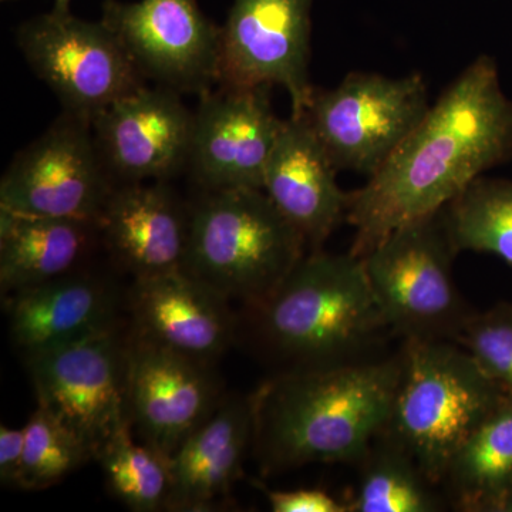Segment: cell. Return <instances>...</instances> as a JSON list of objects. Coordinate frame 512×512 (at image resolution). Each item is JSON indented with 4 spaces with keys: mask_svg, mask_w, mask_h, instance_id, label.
I'll return each mask as SVG.
<instances>
[{
    "mask_svg": "<svg viewBox=\"0 0 512 512\" xmlns=\"http://www.w3.org/2000/svg\"><path fill=\"white\" fill-rule=\"evenodd\" d=\"M444 208L397 228L362 256L377 306L404 340L457 342L474 313L454 282L458 251Z\"/></svg>",
    "mask_w": 512,
    "mask_h": 512,
    "instance_id": "cell-6",
    "label": "cell"
},
{
    "mask_svg": "<svg viewBox=\"0 0 512 512\" xmlns=\"http://www.w3.org/2000/svg\"><path fill=\"white\" fill-rule=\"evenodd\" d=\"M255 430L254 397H229L175 451L165 511L221 507L242 474Z\"/></svg>",
    "mask_w": 512,
    "mask_h": 512,
    "instance_id": "cell-19",
    "label": "cell"
},
{
    "mask_svg": "<svg viewBox=\"0 0 512 512\" xmlns=\"http://www.w3.org/2000/svg\"><path fill=\"white\" fill-rule=\"evenodd\" d=\"M70 3L72 0H55L52 10L56 13H70Z\"/></svg>",
    "mask_w": 512,
    "mask_h": 512,
    "instance_id": "cell-30",
    "label": "cell"
},
{
    "mask_svg": "<svg viewBox=\"0 0 512 512\" xmlns=\"http://www.w3.org/2000/svg\"><path fill=\"white\" fill-rule=\"evenodd\" d=\"M313 0H232L221 26L218 86L284 87L293 116L311 106Z\"/></svg>",
    "mask_w": 512,
    "mask_h": 512,
    "instance_id": "cell-12",
    "label": "cell"
},
{
    "mask_svg": "<svg viewBox=\"0 0 512 512\" xmlns=\"http://www.w3.org/2000/svg\"><path fill=\"white\" fill-rule=\"evenodd\" d=\"M97 239V222L37 217L0 208L3 295L76 272Z\"/></svg>",
    "mask_w": 512,
    "mask_h": 512,
    "instance_id": "cell-21",
    "label": "cell"
},
{
    "mask_svg": "<svg viewBox=\"0 0 512 512\" xmlns=\"http://www.w3.org/2000/svg\"><path fill=\"white\" fill-rule=\"evenodd\" d=\"M306 254L305 239L264 190L201 191L191 204L184 271L229 302H264Z\"/></svg>",
    "mask_w": 512,
    "mask_h": 512,
    "instance_id": "cell-4",
    "label": "cell"
},
{
    "mask_svg": "<svg viewBox=\"0 0 512 512\" xmlns=\"http://www.w3.org/2000/svg\"><path fill=\"white\" fill-rule=\"evenodd\" d=\"M362 477L348 512H434L439 495L410 454L382 433L360 460Z\"/></svg>",
    "mask_w": 512,
    "mask_h": 512,
    "instance_id": "cell-23",
    "label": "cell"
},
{
    "mask_svg": "<svg viewBox=\"0 0 512 512\" xmlns=\"http://www.w3.org/2000/svg\"><path fill=\"white\" fill-rule=\"evenodd\" d=\"M6 302L10 335L25 356L117 323L110 286L79 271L10 293Z\"/></svg>",
    "mask_w": 512,
    "mask_h": 512,
    "instance_id": "cell-20",
    "label": "cell"
},
{
    "mask_svg": "<svg viewBox=\"0 0 512 512\" xmlns=\"http://www.w3.org/2000/svg\"><path fill=\"white\" fill-rule=\"evenodd\" d=\"M456 343L474 357L485 375L512 394V302L474 312Z\"/></svg>",
    "mask_w": 512,
    "mask_h": 512,
    "instance_id": "cell-27",
    "label": "cell"
},
{
    "mask_svg": "<svg viewBox=\"0 0 512 512\" xmlns=\"http://www.w3.org/2000/svg\"><path fill=\"white\" fill-rule=\"evenodd\" d=\"M25 451V427H0V480L5 485L18 487L20 467Z\"/></svg>",
    "mask_w": 512,
    "mask_h": 512,
    "instance_id": "cell-29",
    "label": "cell"
},
{
    "mask_svg": "<svg viewBox=\"0 0 512 512\" xmlns=\"http://www.w3.org/2000/svg\"><path fill=\"white\" fill-rule=\"evenodd\" d=\"M116 187L100 156L92 123L62 113L13 157L0 181V208L97 222Z\"/></svg>",
    "mask_w": 512,
    "mask_h": 512,
    "instance_id": "cell-10",
    "label": "cell"
},
{
    "mask_svg": "<svg viewBox=\"0 0 512 512\" xmlns=\"http://www.w3.org/2000/svg\"><path fill=\"white\" fill-rule=\"evenodd\" d=\"M402 373L383 433L440 485L471 433L505 392L456 342L404 340Z\"/></svg>",
    "mask_w": 512,
    "mask_h": 512,
    "instance_id": "cell-5",
    "label": "cell"
},
{
    "mask_svg": "<svg viewBox=\"0 0 512 512\" xmlns=\"http://www.w3.org/2000/svg\"><path fill=\"white\" fill-rule=\"evenodd\" d=\"M16 43L63 113L92 124L111 104L147 86L120 37L101 19L50 10L23 22Z\"/></svg>",
    "mask_w": 512,
    "mask_h": 512,
    "instance_id": "cell-7",
    "label": "cell"
},
{
    "mask_svg": "<svg viewBox=\"0 0 512 512\" xmlns=\"http://www.w3.org/2000/svg\"><path fill=\"white\" fill-rule=\"evenodd\" d=\"M429 109V89L420 73L390 79L356 72L335 89L316 90L305 113L335 167L369 178Z\"/></svg>",
    "mask_w": 512,
    "mask_h": 512,
    "instance_id": "cell-9",
    "label": "cell"
},
{
    "mask_svg": "<svg viewBox=\"0 0 512 512\" xmlns=\"http://www.w3.org/2000/svg\"><path fill=\"white\" fill-rule=\"evenodd\" d=\"M2 2H9V0H2Z\"/></svg>",
    "mask_w": 512,
    "mask_h": 512,
    "instance_id": "cell-31",
    "label": "cell"
},
{
    "mask_svg": "<svg viewBox=\"0 0 512 512\" xmlns=\"http://www.w3.org/2000/svg\"><path fill=\"white\" fill-rule=\"evenodd\" d=\"M210 363L130 335L127 409L141 443L170 458L222 402Z\"/></svg>",
    "mask_w": 512,
    "mask_h": 512,
    "instance_id": "cell-14",
    "label": "cell"
},
{
    "mask_svg": "<svg viewBox=\"0 0 512 512\" xmlns=\"http://www.w3.org/2000/svg\"><path fill=\"white\" fill-rule=\"evenodd\" d=\"M128 348L119 322L26 355L37 404L72 431L94 460L130 423Z\"/></svg>",
    "mask_w": 512,
    "mask_h": 512,
    "instance_id": "cell-8",
    "label": "cell"
},
{
    "mask_svg": "<svg viewBox=\"0 0 512 512\" xmlns=\"http://www.w3.org/2000/svg\"><path fill=\"white\" fill-rule=\"evenodd\" d=\"M93 460L82 441L37 406L25 426V451L18 488L28 491L45 490Z\"/></svg>",
    "mask_w": 512,
    "mask_h": 512,
    "instance_id": "cell-26",
    "label": "cell"
},
{
    "mask_svg": "<svg viewBox=\"0 0 512 512\" xmlns=\"http://www.w3.org/2000/svg\"><path fill=\"white\" fill-rule=\"evenodd\" d=\"M402 353L279 372L254 397L252 450L265 476L315 463H360L386 429Z\"/></svg>",
    "mask_w": 512,
    "mask_h": 512,
    "instance_id": "cell-2",
    "label": "cell"
},
{
    "mask_svg": "<svg viewBox=\"0 0 512 512\" xmlns=\"http://www.w3.org/2000/svg\"><path fill=\"white\" fill-rule=\"evenodd\" d=\"M131 423L123 427L99 451L107 487L130 510H165L171 487L170 458L131 434Z\"/></svg>",
    "mask_w": 512,
    "mask_h": 512,
    "instance_id": "cell-25",
    "label": "cell"
},
{
    "mask_svg": "<svg viewBox=\"0 0 512 512\" xmlns=\"http://www.w3.org/2000/svg\"><path fill=\"white\" fill-rule=\"evenodd\" d=\"M256 336L281 372L376 359L390 329L362 258L308 252L264 302L254 306Z\"/></svg>",
    "mask_w": 512,
    "mask_h": 512,
    "instance_id": "cell-3",
    "label": "cell"
},
{
    "mask_svg": "<svg viewBox=\"0 0 512 512\" xmlns=\"http://www.w3.org/2000/svg\"><path fill=\"white\" fill-rule=\"evenodd\" d=\"M266 500L274 512H348L345 503H339L322 490H264Z\"/></svg>",
    "mask_w": 512,
    "mask_h": 512,
    "instance_id": "cell-28",
    "label": "cell"
},
{
    "mask_svg": "<svg viewBox=\"0 0 512 512\" xmlns=\"http://www.w3.org/2000/svg\"><path fill=\"white\" fill-rule=\"evenodd\" d=\"M444 211L458 252L493 254L512 268V180L481 175Z\"/></svg>",
    "mask_w": 512,
    "mask_h": 512,
    "instance_id": "cell-24",
    "label": "cell"
},
{
    "mask_svg": "<svg viewBox=\"0 0 512 512\" xmlns=\"http://www.w3.org/2000/svg\"><path fill=\"white\" fill-rule=\"evenodd\" d=\"M100 156L117 185L167 181L187 173L194 110L167 87H141L93 121Z\"/></svg>",
    "mask_w": 512,
    "mask_h": 512,
    "instance_id": "cell-15",
    "label": "cell"
},
{
    "mask_svg": "<svg viewBox=\"0 0 512 512\" xmlns=\"http://www.w3.org/2000/svg\"><path fill=\"white\" fill-rule=\"evenodd\" d=\"M512 160V100L497 62L478 56L359 190L349 192L350 254L436 214L491 168Z\"/></svg>",
    "mask_w": 512,
    "mask_h": 512,
    "instance_id": "cell-1",
    "label": "cell"
},
{
    "mask_svg": "<svg viewBox=\"0 0 512 512\" xmlns=\"http://www.w3.org/2000/svg\"><path fill=\"white\" fill-rule=\"evenodd\" d=\"M101 20L147 82L198 97L220 83L221 26L197 0H104Z\"/></svg>",
    "mask_w": 512,
    "mask_h": 512,
    "instance_id": "cell-11",
    "label": "cell"
},
{
    "mask_svg": "<svg viewBox=\"0 0 512 512\" xmlns=\"http://www.w3.org/2000/svg\"><path fill=\"white\" fill-rule=\"evenodd\" d=\"M272 87L217 86L194 110L187 173L201 191L264 190L269 158L284 121L276 116Z\"/></svg>",
    "mask_w": 512,
    "mask_h": 512,
    "instance_id": "cell-13",
    "label": "cell"
},
{
    "mask_svg": "<svg viewBox=\"0 0 512 512\" xmlns=\"http://www.w3.org/2000/svg\"><path fill=\"white\" fill-rule=\"evenodd\" d=\"M128 303L134 335L210 365L237 333L229 301L184 269L134 279Z\"/></svg>",
    "mask_w": 512,
    "mask_h": 512,
    "instance_id": "cell-16",
    "label": "cell"
},
{
    "mask_svg": "<svg viewBox=\"0 0 512 512\" xmlns=\"http://www.w3.org/2000/svg\"><path fill=\"white\" fill-rule=\"evenodd\" d=\"M338 171L306 113L291 114L269 158L264 192L298 229L308 252L323 249L340 222L346 221L349 194L340 190Z\"/></svg>",
    "mask_w": 512,
    "mask_h": 512,
    "instance_id": "cell-18",
    "label": "cell"
},
{
    "mask_svg": "<svg viewBox=\"0 0 512 512\" xmlns=\"http://www.w3.org/2000/svg\"><path fill=\"white\" fill-rule=\"evenodd\" d=\"M441 484L457 510L512 512V394L458 448Z\"/></svg>",
    "mask_w": 512,
    "mask_h": 512,
    "instance_id": "cell-22",
    "label": "cell"
},
{
    "mask_svg": "<svg viewBox=\"0 0 512 512\" xmlns=\"http://www.w3.org/2000/svg\"><path fill=\"white\" fill-rule=\"evenodd\" d=\"M191 205L167 181L120 184L101 211L100 241L134 279L184 269Z\"/></svg>",
    "mask_w": 512,
    "mask_h": 512,
    "instance_id": "cell-17",
    "label": "cell"
}]
</instances>
